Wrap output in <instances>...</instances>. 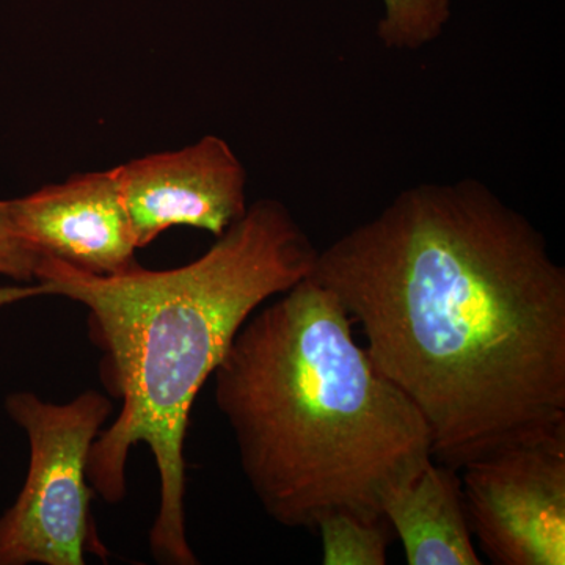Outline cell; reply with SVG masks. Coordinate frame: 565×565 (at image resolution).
Segmentation results:
<instances>
[{
  "label": "cell",
  "mask_w": 565,
  "mask_h": 565,
  "mask_svg": "<svg viewBox=\"0 0 565 565\" xmlns=\"http://www.w3.org/2000/svg\"><path fill=\"white\" fill-rule=\"evenodd\" d=\"M313 280L362 326L437 463L565 433V270L475 178L397 193L318 253Z\"/></svg>",
  "instance_id": "cell-1"
},
{
  "label": "cell",
  "mask_w": 565,
  "mask_h": 565,
  "mask_svg": "<svg viewBox=\"0 0 565 565\" xmlns=\"http://www.w3.org/2000/svg\"><path fill=\"white\" fill-rule=\"evenodd\" d=\"M318 248L277 200H259L210 250L169 270L85 273L40 258L35 278L0 286V308L65 297L84 305L103 352L102 377L120 414L92 446L87 481L106 503L126 497L129 451L145 444L159 473L150 531L156 563L196 565L185 530L184 445L192 405L245 321L313 273Z\"/></svg>",
  "instance_id": "cell-2"
},
{
  "label": "cell",
  "mask_w": 565,
  "mask_h": 565,
  "mask_svg": "<svg viewBox=\"0 0 565 565\" xmlns=\"http://www.w3.org/2000/svg\"><path fill=\"white\" fill-rule=\"evenodd\" d=\"M256 310L212 373L241 468L278 525L318 531L345 512L381 520L390 492L434 462L422 414L353 340L311 277Z\"/></svg>",
  "instance_id": "cell-3"
},
{
  "label": "cell",
  "mask_w": 565,
  "mask_h": 565,
  "mask_svg": "<svg viewBox=\"0 0 565 565\" xmlns=\"http://www.w3.org/2000/svg\"><path fill=\"white\" fill-rule=\"evenodd\" d=\"M6 412L29 438L31 459L20 497L0 516V565H82L92 531V446L114 412L109 397L87 390L66 404L11 393Z\"/></svg>",
  "instance_id": "cell-4"
},
{
  "label": "cell",
  "mask_w": 565,
  "mask_h": 565,
  "mask_svg": "<svg viewBox=\"0 0 565 565\" xmlns=\"http://www.w3.org/2000/svg\"><path fill=\"white\" fill-rule=\"evenodd\" d=\"M471 534L497 565L565 564V433L465 463Z\"/></svg>",
  "instance_id": "cell-5"
},
{
  "label": "cell",
  "mask_w": 565,
  "mask_h": 565,
  "mask_svg": "<svg viewBox=\"0 0 565 565\" xmlns=\"http://www.w3.org/2000/svg\"><path fill=\"white\" fill-rule=\"evenodd\" d=\"M114 172L137 248L177 225L218 237L247 212V172L217 136L180 151L134 159Z\"/></svg>",
  "instance_id": "cell-6"
},
{
  "label": "cell",
  "mask_w": 565,
  "mask_h": 565,
  "mask_svg": "<svg viewBox=\"0 0 565 565\" xmlns=\"http://www.w3.org/2000/svg\"><path fill=\"white\" fill-rule=\"evenodd\" d=\"M11 225L39 258L85 273L115 275L136 263V239L114 169L79 174L22 199L7 200Z\"/></svg>",
  "instance_id": "cell-7"
},
{
  "label": "cell",
  "mask_w": 565,
  "mask_h": 565,
  "mask_svg": "<svg viewBox=\"0 0 565 565\" xmlns=\"http://www.w3.org/2000/svg\"><path fill=\"white\" fill-rule=\"evenodd\" d=\"M382 515L411 565H481L473 544L459 470L434 462L390 492Z\"/></svg>",
  "instance_id": "cell-8"
},
{
  "label": "cell",
  "mask_w": 565,
  "mask_h": 565,
  "mask_svg": "<svg viewBox=\"0 0 565 565\" xmlns=\"http://www.w3.org/2000/svg\"><path fill=\"white\" fill-rule=\"evenodd\" d=\"M326 565H385L393 527L385 519L363 520L338 512L318 527Z\"/></svg>",
  "instance_id": "cell-9"
},
{
  "label": "cell",
  "mask_w": 565,
  "mask_h": 565,
  "mask_svg": "<svg viewBox=\"0 0 565 565\" xmlns=\"http://www.w3.org/2000/svg\"><path fill=\"white\" fill-rule=\"evenodd\" d=\"M382 7L377 39L386 50H422L440 39L452 17V0H382Z\"/></svg>",
  "instance_id": "cell-10"
},
{
  "label": "cell",
  "mask_w": 565,
  "mask_h": 565,
  "mask_svg": "<svg viewBox=\"0 0 565 565\" xmlns=\"http://www.w3.org/2000/svg\"><path fill=\"white\" fill-rule=\"evenodd\" d=\"M39 259L14 233L7 202H0V275L21 285L32 282Z\"/></svg>",
  "instance_id": "cell-11"
}]
</instances>
